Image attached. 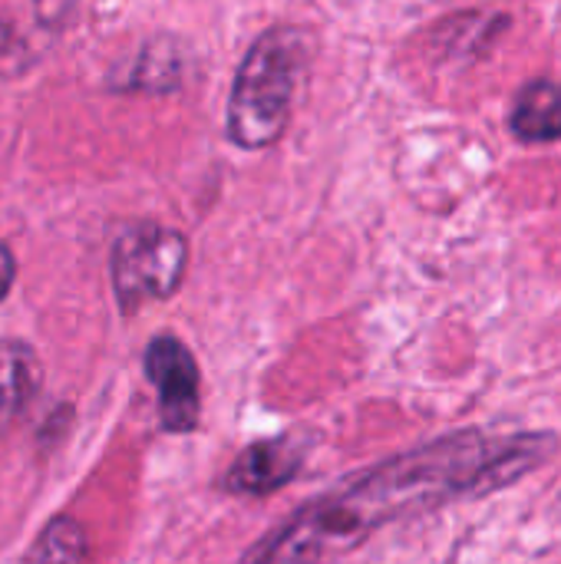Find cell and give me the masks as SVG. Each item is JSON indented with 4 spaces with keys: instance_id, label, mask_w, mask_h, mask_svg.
Wrapping results in <instances>:
<instances>
[{
    "instance_id": "cell-1",
    "label": "cell",
    "mask_w": 561,
    "mask_h": 564,
    "mask_svg": "<svg viewBox=\"0 0 561 564\" xmlns=\"http://www.w3.org/2000/svg\"><path fill=\"white\" fill-rule=\"evenodd\" d=\"M559 449L552 433L493 436L463 430L390 456L294 509L238 564H327L360 549L374 532L456 499L499 492Z\"/></svg>"
},
{
    "instance_id": "cell-6",
    "label": "cell",
    "mask_w": 561,
    "mask_h": 564,
    "mask_svg": "<svg viewBox=\"0 0 561 564\" xmlns=\"http://www.w3.org/2000/svg\"><path fill=\"white\" fill-rule=\"evenodd\" d=\"M43 383L36 354L20 340H0V436L26 413Z\"/></svg>"
},
{
    "instance_id": "cell-4",
    "label": "cell",
    "mask_w": 561,
    "mask_h": 564,
    "mask_svg": "<svg viewBox=\"0 0 561 564\" xmlns=\"http://www.w3.org/2000/svg\"><path fill=\"white\" fill-rule=\"evenodd\" d=\"M145 377L159 393V420L169 433H192L202 413L198 364L192 350L172 337L159 334L145 347Z\"/></svg>"
},
{
    "instance_id": "cell-7",
    "label": "cell",
    "mask_w": 561,
    "mask_h": 564,
    "mask_svg": "<svg viewBox=\"0 0 561 564\" xmlns=\"http://www.w3.org/2000/svg\"><path fill=\"white\" fill-rule=\"evenodd\" d=\"M509 129L516 139L542 145L561 139V83L532 79L519 89L509 109Z\"/></svg>"
},
{
    "instance_id": "cell-8",
    "label": "cell",
    "mask_w": 561,
    "mask_h": 564,
    "mask_svg": "<svg viewBox=\"0 0 561 564\" xmlns=\"http://www.w3.org/2000/svg\"><path fill=\"white\" fill-rule=\"evenodd\" d=\"M86 532L76 519L56 516L36 539L26 564H86Z\"/></svg>"
},
{
    "instance_id": "cell-3",
    "label": "cell",
    "mask_w": 561,
    "mask_h": 564,
    "mask_svg": "<svg viewBox=\"0 0 561 564\" xmlns=\"http://www.w3.org/2000/svg\"><path fill=\"white\" fill-rule=\"evenodd\" d=\"M188 268V241L175 228L132 225L112 245V291L122 314L149 301H165L182 288Z\"/></svg>"
},
{
    "instance_id": "cell-2",
    "label": "cell",
    "mask_w": 561,
    "mask_h": 564,
    "mask_svg": "<svg viewBox=\"0 0 561 564\" xmlns=\"http://www.w3.org/2000/svg\"><path fill=\"white\" fill-rule=\"evenodd\" d=\"M304 63L308 40L294 26L265 30L248 46L225 112V129L235 145L268 149L284 135Z\"/></svg>"
},
{
    "instance_id": "cell-5",
    "label": "cell",
    "mask_w": 561,
    "mask_h": 564,
    "mask_svg": "<svg viewBox=\"0 0 561 564\" xmlns=\"http://www.w3.org/2000/svg\"><path fill=\"white\" fill-rule=\"evenodd\" d=\"M304 463V449L294 436H274L251 443L222 476V489L231 496H268L284 489Z\"/></svg>"
},
{
    "instance_id": "cell-9",
    "label": "cell",
    "mask_w": 561,
    "mask_h": 564,
    "mask_svg": "<svg viewBox=\"0 0 561 564\" xmlns=\"http://www.w3.org/2000/svg\"><path fill=\"white\" fill-rule=\"evenodd\" d=\"M13 278H17V261H13L10 248L0 241V301L10 294V288H13Z\"/></svg>"
}]
</instances>
